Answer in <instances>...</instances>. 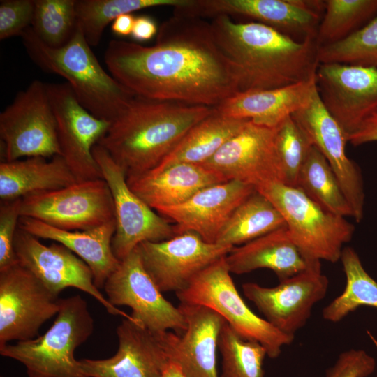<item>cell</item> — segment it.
Instances as JSON below:
<instances>
[{
	"label": "cell",
	"instance_id": "cell-39",
	"mask_svg": "<svg viewBox=\"0 0 377 377\" xmlns=\"http://www.w3.org/2000/svg\"><path fill=\"white\" fill-rule=\"evenodd\" d=\"M22 199L1 201L0 205V270L17 264L14 240L21 216Z\"/></svg>",
	"mask_w": 377,
	"mask_h": 377
},
{
	"label": "cell",
	"instance_id": "cell-13",
	"mask_svg": "<svg viewBox=\"0 0 377 377\" xmlns=\"http://www.w3.org/2000/svg\"><path fill=\"white\" fill-rule=\"evenodd\" d=\"M323 8V1L187 0L175 10L202 18L219 15L246 17L303 41L316 39Z\"/></svg>",
	"mask_w": 377,
	"mask_h": 377
},
{
	"label": "cell",
	"instance_id": "cell-20",
	"mask_svg": "<svg viewBox=\"0 0 377 377\" xmlns=\"http://www.w3.org/2000/svg\"><path fill=\"white\" fill-rule=\"evenodd\" d=\"M275 133L276 128L248 121L239 133L200 165L226 181H239L254 188L267 182H280Z\"/></svg>",
	"mask_w": 377,
	"mask_h": 377
},
{
	"label": "cell",
	"instance_id": "cell-8",
	"mask_svg": "<svg viewBox=\"0 0 377 377\" xmlns=\"http://www.w3.org/2000/svg\"><path fill=\"white\" fill-rule=\"evenodd\" d=\"M3 160L61 156L46 84L36 80L0 114Z\"/></svg>",
	"mask_w": 377,
	"mask_h": 377
},
{
	"label": "cell",
	"instance_id": "cell-46",
	"mask_svg": "<svg viewBox=\"0 0 377 377\" xmlns=\"http://www.w3.org/2000/svg\"><path fill=\"white\" fill-rule=\"evenodd\" d=\"M1 377H3V376H1Z\"/></svg>",
	"mask_w": 377,
	"mask_h": 377
},
{
	"label": "cell",
	"instance_id": "cell-23",
	"mask_svg": "<svg viewBox=\"0 0 377 377\" xmlns=\"http://www.w3.org/2000/svg\"><path fill=\"white\" fill-rule=\"evenodd\" d=\"M178 307L187 327L181 335L167 332L169 360L186 377H218L216 352L225 319L202 305L180 303Z\"/></svg>",
	"mask_w": 377,
	"mask_h": 377
},
{
	"label": "cell",
	"instance_id": "cell-11",
	"mask_svg": "<svg viewBox=\"0 0 377 377\" xmlns=\"http://www.w3.org/2000/svg\"><path fill=\"white\" fill-rule=\"evenodd\" d=\"M306 267L272 288L256 283L242 286L244 296L281 332L295 337L311 316L313 306L325 297L329 280L320 260H306Z\"/></svg>",
	"mask_w": 377,
	"mask_h": 377
},
{
	"label": "cell",
	"instance_id": "cell-17",
	"mask_svg": "<svg viewBox=\"0 0 377 377\" xmlns=\"http://www.w3.org/2000/svg\"><path fill=\"white\" fill-rule=\"evenodd\" d=\"M320 98L348 138L377 115V69L339 63L318 64Z\"/></svg>",
	"mask_w": 377,
	"mask_h": 377
},
{
	"label": "cell",
	"instance_id": "cell-45",
	"mask_svg": "<svg viewBox=\"0 0 377 377\" xmlns=\"http://www.w3.org/2000/svg\"><path fill=\"white\" fill-rule=\"evenodd\" d=\"M163 377H186L179 365L169 360L163 371Z\"/></svg>",
	"mask_w": 377,
	"mask_h": 377
},
{
	"label": "cell",
	"instance_id": "cell-7",
	"mask_svg": "<svg viewBox=\"0 0 377 377\" xmlns=\"http://www.w3.org/2000/svg\"><path fill=\"white\" fill-rule=\"evenodd\" d=\"M175 294L180 303L202 305L218 313L241 337L260 343L270 358L278 357L282 347L293 341L295 337L278 330L247 306L231 277L226 256Z\"/></svg>",
	"mask_w": 377,
	"mask_h": 377
},
{
	"label": "cell",
	"instance_id": "cell-34",
	"mask_svg": "<svg viewBox=\"0 0 377 377\" xmlns=\"http://www.w3.org/2000/svg\"><path fill=\"white\" fill-rule=\"evenodd\" d=\"M318 26V47L341 40L377 15V0H327Z\"/></svg>",
	"mask_w": 377,
	"mask_h": 377
},
{
	"label": "cell",
	"instance_id": "cell-9",
	"mask_svg": "<svg viewBox=\"0 0 377 377\" xmlns=\"http://www.w3.org/2000/svg\"><path fill=\"white\" fill-rule=\"evenodd\" d=\"M20 214L71 231L115 222L112 194L103 179L76 182L57 190L24 197Z\"/></svg>",
	"mask_w": 377,
	"mask_h": 377
},
{
	"label": "cell",
	"instance_id": "cell-6",
	"mask_svg": "<svg viewBox=\"0 0 377 377\" xmlns=\"http://www.w3.org/2000/svg\"><path fill=\"white\" fill-rule=\"evenodd\" d=\"M255 190L266 197L282 216L289 235L306 260L337 263L355 227L345 217L327 212L302 191L279 181Z\"/></svg>",
	"mask_w": 377,
	"mask_h": 377
},
{
	"label": "cell",
	"instance_id": "cell-2",
	"mask_svg": "<svg viewBox=\"0 0 377 377\" xmlns=\"http://www.w3.org/2000/svg\"><path fill=\"white\" fill-rule=\"evenodd\" d=\"M212 19L216 41L236 71L239 92L281 88L315 75L316 39L298 41L265 24L237 22L227 15Z\"/></svg>",
	"mask_w": 377,
	"mask_h": 377
},
{
	"label": "cell",
	"instance_id": "cell-28",
	"mask_svg": "<svg viewBox=\"0 0 377 377\" xmlns=\"http://www.w3.org/2000/svg\"><path fill=\"white\" fill-rule=\"evenodd\" d=\"M77 182L64 158L56 155L29 157L0 163L1 201L57 190Z\"/></svg>",
	"mask_w": 377,
	"mask_h": 377
},
{
	"label": "cell",
	"instance_id": "cell-42",
	"mask_svg": "<svg viewBox=\"0 0 377 377\" xmlns=\"http://www.w3.org/2000/svg\"><path fill=\"white\" fill-rule=\"evenodd\" d=\"M155 21L149 16L135 17L131 37L136 41L145 42L151 40L158 33Z\"/></svg>",
	"mask_w": 377,
	"mask_h": 377
},
{
	"label": "cell",
	"instance_id": "cell-3",
	"mask_svg": "<svg viewBox=\"0 0 377 377\" xmlns=\"http://www.w3.org/2000/svg\"><path fill=\"white\" fill-rule=\"evenodd\" d=\"M214 108L134 96L98 142L126 177L156 167Z\"/></svg>",
	"mask_w": 377,
	"mask_h": 377
},
{
	"label": "cell",
	"instance_id": "cell-36",
	"mask_svg": "<svg viewBox=\"0 0 377 377\" xmlns=\"http://www.w3.org/2000/svg\"><path fill=\"white\" fill-rule=\"evenodd\" d=\"M31 28L47 45L58 48L72 38L77 27L75 0H34Z\"/></svg>",
	"mask_w": 377,
	"mask_h": 377
},
{
	"label": "cell",
	"instance_id": "cell-44",
	"mask_svg": "<svg viewBox=\"0 0 377 377\" xmlns=\"http://www.w3.org/2000/svg\"><path fill=\"white\" fill-rule=\"evenodd\" d=\"M135 17L132 13L118 16L112 22L111 29L113 33L121 36L131 35Z\"/></svg>",
	"mask_w": 377,
	"mask_h": 377
},
{
	"label": "cell",
	"instance_id": "cell-19",
	"mask_svg": "<svg viewBox=\"0 0 377 377\" xmlns=\"http://www.w3.org/2000/svg\"><path fill=\"white\" fill-rule=\"evenodd\" d=\"M291 116L329 163L352 209L353 217L360 222L365 200L362 176L358 166L347 156V138L325 108L317 88L309 101Z\"/></svg>",
	"mask_w": 377,
	"mask_h": 377
},
{
	"label": "cell",
	"instance_id": "cell-32",
	"mask_svg": "<svg viewBox=\"0 0 377 377\" xmlns=\"http://www.w3.org/2000/svg\"><path fill=\"white\" fill-rule=\"evenodd\" d=\"M296 187L327 212L343 217L353 216L334 172L313 145L301 168Z\"/></svg>",
	"mask_w": 377,
	"mask_h": 377
},
{
	"label": "cell",
	"instance_id": "cell-33",
	"mask_svg": "<svg viewBox=\"0 0 377 377\" xmlns=\"http://www.w3.org/2000/svg\"><path fill=\"white\" fill-rule=\"evenodd\" d=\"M186 0H75L77 22L84 36L91 46L101 41L107 25L118 16L139 10L161 7H177Z\"/></svg>",
	"mask_w": 377,
	"mask_h": 377
},
{
	"label": "cell",
	"instance_id": "cell-22",
	"mask_svg": "<svg viewBox=\"0 0 377 377\" xmlns=\"http://www.w3.org/2000/svg\"><path fill=\"white\" fill-rule=\"evenodd\" d=\"M254 191L242 182L226 181L201 189L182 204L155 212L172 222L175 235L192 232L216 244L231 214Z\"/></svg>",
	"mask_w": 377,
	"mask_h": 377
},
{
	"label": "cell",
	"instance_id": "cell-21",
	"mask_svg": "<svg viewBox=\"0 0 377 377\" xmlns=\"http://www.w3.org/2000/svg\"><path fill=\"white\" fill-rule=\"evenodd\" d=\"M167 332H154L124 318L117 328L116 353L105 359L80 360V367L89 377H163L170 360Z\"/></svg>",
	"mask_w": 377,
	"mask_h": 377
},
{
	"label": "cell",
	"instance_id": "cell-24",
	"mask_svg": "<svg viewBox=\"0 0 377 377\" xmlns=\"http://www.w3.org/2000/svg\"><path fill=\"white\" fill-rule=\"evenodd\" d=\"M316 88L315 74L307 80L281 88L237 92L214 108L226 117L274 128L304 107Z\"/></svg>",
	"mask_w": 377,
	"mask_h": 377
},
{
	"label": "cell",
	"instance_id": "cell-18",
	"mask_svg": "<svg viewBox=\"0 0 377 377\" xmlns=\"http://www.w3.org/2000/svg\"><path fill=\"white\" fill-rule=\"evenodd\" d=\"M233 248L208 243L196 233L186 232L160 242H142L136 250L160 290L176 293Z\"/></svg>",
	"mask_w": 377,
	"mask_h": 377
},
{
	"label": "cell",
	"instance_id": "cell-25",
	"mask_svg": "<svg viewBox=\"0 0 377 377\" xmlns=\"http://www.w3.org/2000/svg\"><path fill=\"white\" fill-rule=\"evenodd\" d=\"M133 193L154 211L182 204L201 189L226 182L200 164L180 163L126 177Z\"/></svg>",
	"mask_w": 377,
	"mask_h": 377
},
{
	"label": "cell",
	"instance_id": "cell-5",
	"mask_svg": "<svg viewBox=\"0 0 377 377\" xmlns=\"http://www.w3.org/2000/svg\"><path fill=\"white\" fill-rule=\"evenodd\" d=\"M94 330L87 301L79 295L59 299L50 327L34 339L0 346L1 355L24 366L27 377H89L75 357Z\"/></svg>",
	"mask_w": 377,
	"mask_h": 377
},
{
	"label": "cell",
	"instance_id": "cell-15",
	"mask_svg": "<svg viewBox=\"0 0 377 377\" xmlns=\"http://www.w3.org/2000/svg\"><path fill=\"white\" fill-rule=\"evenodd\" d=\"M14 251L18 263L34 274L54 295L59 296L64 289L75 288L94 297L110 314L138 322L108 301L95 285L88 265L61 244L54 242L45 245L39 238L18 227Z\"/></svg>",
	"mask_w": 377,
	"mask_h": 377
},
{
	"label": "cell",
	"instance_id": "cell-43",
	"mask_svg": "<svg viewBox=\"0 0 377 377\" xmlns=\"http://www.w3.org/2000/svg\"><path fill=\"white\" fill-rule=\"evenodd\" d=\"M348 142L355 146L377 142V115L366 121L348 138Z\"/></svg>",
	"mask_w": 377,
	"mask_h": 377
},
{
	"label": "cell",
	"instance_id": "cell-37",
	"mask_svg": "<svg viewBox=\"0 0 377 377\" xmlns=\"http://www.w3.org/2000/svg\"><path fill=\"white\" fill-rule=\"evenodd\" d=\"M318 64L339 63L377 69V15L338 42L318 47Z\"/></svg>",
	"mask_w": 377,
	"mask_h": 377
},
{
	"label": "cell",
	"instance_id": "cell-26",
	"mask_svg": "<svg viewBox=\"0 0 377 377\" xmlns=\"http://www.w3.org/2000/svg\"><path fill=\"white\" fill-rule=\"evenodd\" d=\"M18 227L31 235L52 240L67 247L90 267L94 283L99 289L115 270L120 260L114 256L112 240L116 222L87 230H66L41 221L20 216Z\"/></svg>",
	"mask_w": 377,
	"mask_h": 377
},
{
	"label": "cell",
	"instance_id": "cell-31",
	"mask_svg": "<svg viewBox=\"0 0 377 377\" xmlns=\"http://www.w3.org/2000/svg\"><path fill=\"white\" fill-rule=\"evenodd\" d=\"M342 263L346 283L343 291L323 310V319L337 323L360 306L377 309V281L364 268L352 247L343 249Z\"/></svg>",
	"mask_w": 377,
	"mask_h": 377
},
{
	"label": "cell",
	"instance_id": "cell-41",
	"mask_svg": "<svg viewBox=\"0 0 377 377\" xmlns=\"http://www.w3.org/2000/svg\"><path fill=\"white\" fill-rule=\"evenodd\" d=\"M376 368L375 359L363 350L350 349L340 354L327 371L326 377H367Z\"/></svg>",
	"mask_w": 377,
	"mask_h": 377
},
{
	"label": "cell",
	"instance_id": "cell-27",
	"mask_svg": "<svg viewBox=\"0 0 377 377\" xmlns=\"http://www.w3.org/2000/svg\"><path fill=\"white\" fill-rule=\"evenodd\" d=\"M226 261L230 273L242 274L265 268L273 271L279 281L299 273L307 263L286 226L234 247Z\"/></svg>",
	"mask_w": 377,
	"mask_h": 377
},
{
	"label": "cell",
	"instance_id": "cell-14",
	"mask_svg": "<svg viewBox=\"0 0 377 377\" xmlns=\"http://www.w3.org/2000/svg\"><path fill=\"white\" fill-rule=\"evenodd\" d=\"M103 288L112 305L131 308V316L150 331L162 333L172 330L178 335L186 331L182 312L163 297L136 249L120 260Z\"/></svg>",
	"mask_w": 377,
	"mask_h": 377
},
{
	"label": "cell",
	"instance_id": "cell-40",
	"mask_svg": "<svg viewBox=\"0 0 377 377\" xmlns=\"http://www.w3.org/2000/svg\"><path fill=\"white\" fill-rule=\"evenodd\" d=\"M34 3V0L0 1V40L21 36L31 26Z\"/></svg>",
	"mask_w": 377,
	"mask_h": 377
},
{
	"label": "cell",
	"instance_id": "cell-35",
	"mask_svg": "<svg viewBox=\"0 0 377 377\" xmlns=\"http://www.w3.org/2000/svg\"><path fill=\"white\" fill-rule=\"evenodd\" d=\"M222 357L221 377H263L265 348L258 342L241 337L224 323L219 339Z\"/></svg>",
	"mask_w": 377,
	"mask_h": 377
},
{
	"label": "cell",
	"instance_id": "cell-38",
	"mask_svg": "<svg viewBox=\"0 0 377 377\" xmlns=\"http://www.w3.org/2000/svg\"><path fill=\"white\" fill-rule=\"evenodd\" d=\"M275 145L280 182L296 187L300 172L313 144L307 133L290 115L276 127Z\"/></svg>",
	"mask_w": 377,
	"mask_h": 377
},
{
	"label": "cell",
	"instance_id": "cell-30",
	"mask_svg": "<svg viewBox=\"0 0 377 377\" xmlns=\"http://www.w3.org/2000/svg\"><path fill=\"white\" fill-rule=\"evenodd\" d=\"M284 226L285 221L276 208L255 190L231 214L216 244L241 246Z\"/></svg>",
	"mask_w": 377,
	"mask_h": 377
},
{
	"label": "cell",
	"instance_id": "cell-12",
	"mask_svg": "<svg viewBox=\"0 0 377 377\" xmlns=\"http://www.w3.org/2000/svg\"><path fill=\"white\" fill-rule=\"evenodd\" d=\"M58 296L19 263L0 270V346L34 339L57 316Z\"/></svg>",
	"mask_w": 377,
	"mask_h": 377
},
{
	"label": "cell",
	"instance_id": "cell-1",
	"mask_svg": "<svg viewBox=\"0 0 377 377\" xmlns=\"http://www.w3.org/2000/svg\"><path fill=\"white\" fill-rule=\"evenodd\" d=\"M104 60L135 96L215 108L239 92L235 68L210 22L175 10L158 28L154 45L112 40Z\"/></svg>",
	"mask_w": 377,
	"mask_h": 377
},
{
	"label": "cell",
	"instance_id": "cell-4",
	"mask_svg": "<svg viewBox=\"0 0 377 377\" xmlns=\"http://www.w3.org/2000/svg\"><path fill=\"white\" fill-rule=\"evenodd\" d=\"M20 37L30 59L42 70L64 77L96 117L111 122L135 96L102 68L78 24L72 38L58 48L45 45L31 27Z\"/></svg>",
	"mask_w": 377,
	"mask_h": 377
},
{
	"label": "cell",
	"instance_id": "cell-10",
	"mask_svg": "<svg viewBox=\"0 0 377 377\" xmlns=\"http://www.w3.org/2000/svg\"><path fill=\"white\" fill-rule=\"evenodd\" d=\"M92 153L114 202L116 230L112 249L117 258H125L142 242L174 237V225L132 191L124 169L109 153L98 144L94 145Z\"/></svg>",
	"mask_w": 377,
	"mask_h": 377
},
{
	"label": "cell",
	"instance_id": "cell-16",
	"mask_svg": "<svg viewBox=\"0 0 377 377\" xmlns=\"http://www.w3.org/2000/svg\"><path fill=\"white\" fill-rule=\"evenodd\" d=\"M46 87L56 119L61 156L77 182L103 179L92 150L110 122L88 112L66 82L46 84Z\"/></svg>",
	"mask_w": 377,
	"mask_h": 377
},
{
	"label": "cell",
	"instance_id": "cell-29",
	"mask_svg": "<svg viewBox=\"0 0 377 377\" xmlns=\"http://www.w3.org/2000/svg\"><path fill=\"white\" fill-rule=\"evenodd\" d=\"M249 120L213 112L195 125L174 150L153 169L161 170L180 163L202 164L213 156Z\"/></svg>",
	"mask_w": 377,
	"mask_h": 377
}]
</instances>
